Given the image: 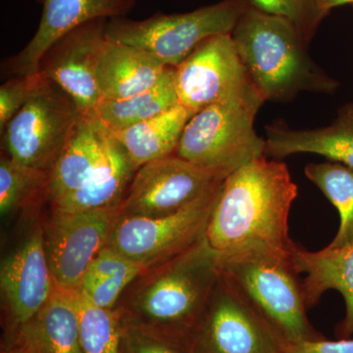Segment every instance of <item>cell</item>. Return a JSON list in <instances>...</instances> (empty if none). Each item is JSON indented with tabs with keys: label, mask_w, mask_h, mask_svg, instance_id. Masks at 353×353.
Masks as SVG:
<instances>
[{
	"label": "cell",
	"mask_w": 353,
	"mask_h": 353,
	"mask_svg": "<svg viewBox=\"0 0 353 353\" xmlns=\"http://www.w3.org/2000/svg\"><path fill=\"white\" fill-rule=\"evenodd\" d=\"M297 187L281 160L261 157L224 179L206 228L218 254L246 245L292 252L289 216Z\"/></svg>",
	"instance_id": "6da1fadb"
},
{
	"label": "cell",
	"mask_w": 353,
	"mask_h": 353,
	"mask_svg": "<svg viewBox=\"0 0 353 353\" xmlns=\"http://www.w3.org/2000/svg\"><path fill=\"white\" fill-rule=\"evenodd\" d=\"M220 275L219 254L203 240L128 285L116 310L122 322L190 339Z\"/></svg>",
	"instance_id": "7a4b0ae2"
},
{
	"label": "cell",
	"mask_w": 353,
	"mask_h": 353,
	"mask_svg": "<svg viewBox=\"0 0 353 353\" xmlns=\"http://www.w3.org/2000/svg\"><path fill=\"white\" fill-rule=\"evenodd\" d=\"M265 101L290 102L301 92L333 94L339 83L311 58L296 26L250 3L231 34Z\"/></svg>",
	"instance_id": "3957f363"
},
{
	"label": "cell",
	"mask_w": 353,
	"mask_h": 353,
	"mask_svg": "<svg viewBox=\"0 0 353 353\" xmlns=\"http://www.w3.org/2000/svg\"><path fill=\"white\" fill-rule=\"evenodd\" d=\"M292 252L253 245L219 254L220 273L288 343L321 339L308 321Z\"/></svg>",
	"instance_id": "277c9868"
},
{
	"label": "cell",
	"mask_w": 353,
	"mask_h": 353,
	"mask_svg": "<svg viewBox=\"0 0 353 353\" xmlns=\"http://www.w3.org/2000/svg\"><path fill=\"white\" fill-rule=\"evenodd\" d=\"M265 99L260 94L212 104L194 114L175 154L224 180L265 155V139L254 120Z\"/></svg>",
	"instance_id": "5b68a950"
},
{
	"label": "cell",
	"mask_w": 353,
	"mask_h": 353,
	"mask_svg": "<svg viewBox=\"0 0 353 353\" xmlns=\"http://www.w3.org/2000/svg\"><path fill=\"white\" fill-rule=\"evenodd\" d=\"M248 6L250 0H221L190 12L158 13L143 20L115 18L108 20L106 32L176 68L202 41L232 34Z\"/></svg>",
	"instance_id": "8992f818"
},
{
	"label": "cell",
	"mask_w": 353,
	"mask_h": 353,
	"mask_svg": "<svg viewBox=\"0 0 353 353\" xmlns=\"http://www.w3.org/2000/svg\"><path fill=\"white\" fill-rule=\"evenodd\" d=\"M81 115L68 94L38 74L24 105L2 134L6 154L26 166L50 173Z\"/></svg>",
	"instance_id": "52a82bcc"
},
{
	"label": "cell",
	"mask_w": 353,
	"mask_h": 353,
	"mask_svg": "<svg viewBox=\"0 0 353 353\" xmlns=\"http://www.w3.org/2000/svg\"><path fill=\"white\" fill-rule=\"evenodd\" d=\"M221 183L174 214L118 215L108 245L145 269L182 254L205 238Z\"/></svg>",
	"instance_id": "ba28073f"
},
{
	"label": "cell",
	"mask_w": 353,
	"mask_h": 353,
	"mask_svg": "<svg viewBox=\"0 0 353 353\" xmlns=\"http://www.w3.org/2000/svg\"><path fill=\"white\" fill-rule=\"evenodd\" d=\"M288 345L220 273L190 336L192 353H285Z\"/></svg>",
	"instance_id": "9c48e42d"
},
{
	"label": "cell",
	"mask_w": 353,
	"mask_h": 353,
	"mask_svg": "<svg viewBox=\"0 0 353 353\" xmlns=\"http://www.w3.org/2000/svg\"><path fill=\"white\" fill-rule=\"evenodd\" d=\"M175 70L179 104L194 114L212 104L260 94L231 34L202 41Z\"/></svg>",
	"instance_id": "30bf717a"
},
{
	"label": "cell",
	"mask_w": 353,
	"mask_h": 353,
	"mask_svg": "<svg viewBox=\"0 0 353 353\" xmlns=\"http://www.w3.org/2000/svg\"><path fill=\"white\" fill-rule=\"evenodd\" d=\"M119 208L85 212L50 211L41 221L43 245L55 285L77 292L88 266L108 245Z\"/></svg>",
	"instance_id": "8fae6325"
},
{
	"label": "cell",
	"mask_w": 353,
	"mask_h": 353,
	"mask_svg": "<svg viewBox=\"0 0 353 353\" xmlns=\"http://www.w3.org/2000/svg\"><path fill=\"white\" fill-rule=\"evenodd\" d=\"M176 154L139 167L119 206V216L174 214L223 182Z\"/></svg>",
	"instance_id": "7c38bea8"
},
{
	"label": "cell",
	"mask_w": 353,
	"mask_h": 353,
	"mask_svg": "<svg viewBox=\"0 0 353 353\" xmlns=\"http://www.w3.org/2000/svg\"><path fill=\"white\" fill-rule=\"evenodd\" d=\"M108 19L85 23L57 39L41 57L39 74L55 83L82 114H94L102 97L97 72Z\"/></svg>",
	"instance_id": "4fadbf2b"
},
{
	"label": "cell",
	"mask_w": 353,
	"mask_h": 353,
	"mask_svg": "<svg viewBox=\"0 0 353 353\" xmlns=\"http://www.w3.org/2000/svg\"><path fill=\"white\" fill-rule=\"evenodd\" d=\"M54 290L43 224L37 220L20 245L1 262L0 294L8 336L43 307Z\"/></svg>",
	"instance_id": "5bb4252c"
},
{
	"label": "cell",
	"mask_w": 353,
	"mask_h": 353,
	"mask_svg": "<svg viewBox=\"0 0 353 353\" xmlns=\"http://www.w3.org/2000/svg\"><path fill=\"white\" fill-rule=\"evenodd\" d=\"M43 6L41 21L31 41L15 57L7 59L2 71L12 76H34L46 51L67 32L99 19L123 18L137 0H37Z\"/></svg>",
	"instance_id": "9a60e30c"
},
{
	"label": "cell",
	"mask_w": 353,
	"mask_h": 353,
	"mask_svg": "<svg viewBox=\"0 0 353 353\" xmlns=\"http://www.w3.org/2000/svg\"><path fill=\"white\" fill-rule=\"evenodd\" d=\"M265 130V157L281 160L297 153H314L353 169V103L341 108L329 126L292 129L278 120Z\"/></svg>",
	"instance_id": "2e32d148"
},
{
	"label": "cell",
	"mask_w": 353,
	"mask_h": 353,
	"mask_svg": "<svg viewBox=\"0 0 353 353\" xmlns=\"http://www.w3.org/2000/svg\"><path fill=\"white\" fill-rule=\"evenodd\" d=\"M7 343L25 353H83L75 292L55 285L48 303L10 334Z\"/></svg>",
	"instance_id": "e0dca14e"
},
{
	"label": "cell",
	"mask_w": 353,
	"mask_h": 353,
	"mask_svg": "<svg viewBox=\"0 0 353 353\" xmlns=\"http://www.w3.org/2000/svg\"><path fill=\"white\" fill-rule=\"evenodd\" d=\"M168 68L148 51L108 36L97 72L102 101L141 94L152 88Z\"/></svg>",
	"instance_id": "ac0fdd59"
},
{
	"label": "cell",
	"mask_w": 353,
	"mask_h": 353,
	"mask_svg": "<svg viewBox=\"0 0 353 353\" xmlns=\"http://www.w3.org/2000/svg\"><path fill=\"white\" fill-rule=\"evenodd\" d=\"M108 137V130L95 114L81 115L63 152L51 169L48 187L50 203L80 189L92 178L105 152Z\"/></svg>",
	"instance_id": "d6986e66"
},
{
	"label": "cell",
	"mask_w": 353,
	"mask_h": 353,
	"mask_svg": "<svg viewBox=\"0 0 353 353\" xmlns=\"http://www.w3.org/2000/svg\"><path fill=\"white\" fill-rule=\"evenodd\" d=\"M292 261L303 280L304 299L308 309L319 303L325 292L334 290L340 292L345 304L343 334H353V243L339 248H325L318 252L296 246Z\"/></svg>",
	"instance_id": "ffe728a7"
},
{
	"label": "cell",
	"mask_w": 353,
	"mask_h": 353,
	"mask_svg": "<svg viewBox=\"0 0 353 353\" xmlns=\"http://www.w3.org/2000/svg\"><path fill=\"white\" fill-rule=\"evenodd\" d=\"M137 168L109 132L105 152L92 178L80 189L51 202L50 211L77 213L119 208Z\"/></svg>",
	"instance_id": "44dd1931"
},
{
	"label": "cell",
	"mask_w": 353,
	"mask_h": 353,
	"mask_svg": "<svg viewBox=\"0 0 353 353\" xmlns=\"http://www.w3.org/2000/svg\"><path fill=\"white\" fill-rule=\"evenodd\" d=\"M194 115L181 104L117 132H110L137 168L175 154L183 130Z\"/></svg>",
	"instance_id": "7402d4cb"
},
{
	"label": "cell",
	"mask_w": 353,
	"mask_h": 353,
	"mask_svg": "<svg viewBox=\"0 0 353 353\" xmlns=\"http://www.w3.org/2000/svg\"><path fill=\"white\" fill-rule=\"evenodd\" d=\"M178 104L176 70L169 67L152 88L127 99H103L94 114L109 132H117L155 117Z\"/></svg>",
	"instance_id": "603a6c76"
},
{
	"label": "cell",
	"mask_w": 353,
	"mask_h": 353,
	"mask_svg": "<svg viewBox=\"0 0 353 353\" xmlns=\"http://www.w3.org/2000/svg\"><path fill=\"white\" fill-rule=\"evenodd\" d=\"M143 266L106 245L83 274L77 292L97 307L114 309Z\"/></svg>",
	"instance_id": "cb8c5ba5"
},
{
	"label": "cell",
	"mask_w": 353,
	"mask_h": 353,
	"mask_svg": "<svg viewBox=\"0 0 353 353\" xmlns=\"http://www.w3.org/2000/svg\"><path fill=\"white\" fill-rule=\"evenodd\" d=\"M304 173L340 214V228L327 246L332 250L353 243V169L336 162L309 163Z\"/></svg>",
	"instance_id": "d4e9b609"
},
{
	"label": "cell",
	"mask_w": 353,
	"mask_h": 353,
	"mask_svg": "<svg viewBox=\"0 0 353 353\" xmlns=\"http://www.w3.org/2000/svg\"><path fill=\"white\" fill-rule=\"evenodd\" d=\"M50 172L32 168L8 155L0 159V213L2 217L36 208L48 199Z\"/></svg>",
	"instance_id": "484cf974"
},
{
	"label": "cell",
	"mask_w": 353,
	"mask_h": 353,
	"mask_svg": "<svg viewBox=\"0 0 353 353\" xmlns=\"http://www.w3.org/2000/svg\"><path fill=\"white\" fill-rule=\"evenodd\" d=\"M83 353H119L122 321L116 309L97 307L75 292Z\"/></svg>",
	"instance_id": "4316f807"
},
{
	"label": "cell",
	"mask_w": 353,
	"mask_h": 353,
	"mask_svg": "<svg viewBox=\"0 0 353 353\" xmlns=\"http://www.w3.org/2000/svg\"><path fill=\"white\" fill-rule=\"evenodd\" d=\"M250 3L264 12L289 20L308 43L328 16L320 8L318 0H250Z\"/></svg>",
	"instance_id": "83f0119b"
},
{
	"label": "cell",
	"mask_w": 353,
	"mask_h": 353,
	"mask_svg": "<svg viewBox=\"0 0 353 353\" xmlns=\"http://www.w3.org/2000/svg\"><path fill=\"white\" fill-rule=\"evenodd\" d=\"M119 353H192V350L190 339L122 322Z\"/></svg>",
	"instance_id": "f1b7e54d"
},
{
	"label": "cell",
	"mask_w": 353,
	"mask_h": 353,
	"mask_svg": "<svg viewBox=\"0 0 353 353\" xmlns=\"http://www.w3.org/2000/svg\"><path fill=\"white\" fill-rule=\"evenodd\" d=\"M36 76V75H34ZM12 76L0 87V132L4 130L14 116L24 105L32 85L34 77Z\"/></svg>",
	"instance_id": "f546056e"
},
{
	"label": "cell",
	"mask_w": 353,
	"mask_h": 353,
	"mask_svg": "<svg viewBox=\"0 0 353 353\" xmlns=\"http://www.w3.org/2000/svg\"><path fill=\"white\" fill-rule=\"evenodd\" d=\"M285 353H353V338L340 341L324 339L289 343Z\"/></svg>",
	"instance_id": "4dcf8cb0"
},
{
	"label": "cell",
	"mask_w": 353,
	"mask_h": 353,
	"mask_svg": "<svg viewBox=\"0 0 353 353\" xmlns=\"http://www.w3.org/2000/svg\"><path fill=\"white\" fill-rule=\"evenodd\" d=\"M318 2H319L320 8L328 15L336 7L347 6V4L353 6V0H318Z\"/></svg>",
	"instance_id": "1f68e13d"
},
{
	"label": "cell",
	"mask_w": 353,
	"mask_h": 353,
	"mask_svg": "<svg viewBox=\"0 0 353 353\" xmlns=\"http://www.w3.org/2000/svg\"><path fill=\"white\" fill-rule=\"evenodd\" d=\"M1 353H25L17 345L13 343H6V347L2 348Z\"/></svg>",
	"instance_id": "d6a6232c"
},
{
	"label": "cell",
	"mask_w": 353,
	"mask_h": 353,
	"mask_svg": "<svg viewBox=\"0 0 353 353\" xmlns=\"http://www.w3.org/2000/svg\"><path fill=\"white\" fill-rule=\"evenodd\" d=\"M352 9H353V6H352Z\"/></svg>",
	"instance_id": "836d02e7"
}]
</instances>
